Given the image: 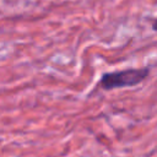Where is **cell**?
<instances>
[{"instance_id":"1","label":"cell","mask_w":157,"mask_h":157,"mask_svg":"<svg viewBox=\"0 0 157 157\" xmlns=\"http://www.w3.org/2000/svg\"><path fill=\"white\" fill-rule=\"evenodd\" d=\"M150 75L148 67H130L125 70H117L104 72L98 82V87L104 91H110L123 87H132L141 83Z\"/></svg>"},{"instance_id":"2","label":"cell","mask_w":157,"mask_h":157,"mask_svg":"<svg viewBox=\"0 0 157 157\" xmlns=\"http://www.w3.org/2000/svg\"><path fill=\"white\" fill-rule=\"evenodd\" d=\"M152 28H153L155 31H157V20H153V21H152Z\"/></svg>"}]
</instances>
